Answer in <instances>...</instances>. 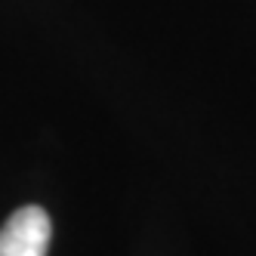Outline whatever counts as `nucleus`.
I'll return each instance as SVG.
<instances>
[{"instance_id":"nucleus-1","label":"nucleus","mask_w":256,"mask_h":256,"mask_svg":"<svg viewBox=\"0 0 256 256\" xmlns=\"http://www.w3.org/2000/svg\"><path fill=\"white\" fill-rule=\"evenodd\" d=\"M50 232L52 226L44 207H19L0 226V256H46Z\"/></svg>"}]
</instances>
